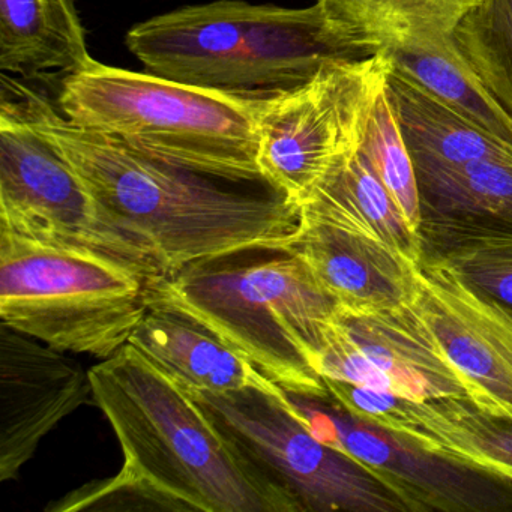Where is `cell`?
<instances>
[{
  "label": "cell",
  "instance_id": "cell-15",
  "mask_svg": "<svg viewBox=\"0 0 512 512\" xmlns=\"http://www.w3.org/2000/svg\"><path fill=\"white\" fill-rule=\"evenodd\" d=\"M289 248L340 310L373 313L415 298L418 263L377 239L301 218Z\"/></svg>",
  "mask_w": 512,
  "mask_h": 512
},
{
  "label": "cell",
  "instance_id": "cell-21",
  "mask_svg": "<svg viewBox=\"0 0 512 512\" xmlns=\"http://www.w3.org/2000/svg\"><path fill=\"white\" fill-rule=\"evenodd\" d=\"M478 0H317L332 31L377 55L409 41L452 34Z\"/></svg>",
  "mask_w": 512,
  "mask_h": 512
},
{
  "label": "cell",
  "instance_id": "cell-12",
  "mask_svg": "<svg viewBox=\"0 0 512 512\" xmlns=\"http://www.w3.org/2000/svg\"><path fill=\"white\" fill-rule=\"evenodd\" d=\"M413 305L472 400L512 412V310L427 259L418 263Z\"/></svg>",
  "mask_w": 512,
  "mask_h": 512
},
{
  "label": "cell",
  "instance_id": "cell-6",
  "mask_svg": "<svg viewBox=\"0 0 512 512\" xmlns=\"http://www.w3.org/2000/svg\"><path fill=\"white\" fill-rule=\"evenodd\" d=\"M146 280L100 254L0 229V319L61 352L103 361L130 344L148 313Z\"/></svg>",
  "mask_w": 512,
  "mask_h": 512
},
{
  "label": "cell",
  "instance_id": "cell-4",
  "mask_svg": "<svg viewBox=\"0 0 512 512\" xmlns=\"http://www.w3.org/2000/svg\"><path fill=\"white\" fill-rule=\"evenodd\" d=\"M128 50L148 73L242 100H268L341 62L373 53L332 31L319 5L302 10L217 0L133 26Z\"/></svg>",
  "mask_w": 512,
  "mask_h": 512
},
{
  "label": "cell",
  "instance_id": "cell-17",
  "mask_svg": "<svg viewBox=\"0 0 512 512\" xmlns=\"http://www.w3.org/2000/svg\"><path fill=\"white\" fill-rule=\"evenodd\" d=\"M299 208L302 220L377 239L412 262L421 260L418 233L359 148L338 157Z\"/></svg>",
  "mask_w": 512,
  "mask_h": 512
},
{
  "label": "cell",
  "instance_id": "cell-2",
  "mask_svg": "<svg viewBox=\"0 0 512 512\" xmlns=\"http://www.w3.org/2000/svg\"><path fill=\"white\" fill-rule=\"evenodd\" d=\"M2 91L92 196L152 245L164 274L235 251L287 247L298 232L301 208L268 179L224 175L76 127L49 98L7 74Z\"/></svg>",
  "mask_w": 512,
  "mask_h": 512
},
{
  "label": "cell",
  "instance_id": "cell-25",
  "mask_svg": "<svg viewBox=\"0 0 512 512\" xmlns=\"http://www.w3.org/2000/svg\"><path fill=\"white\" fill-rule=\"evenodd\" d=\"M359 149L397 203L407 224L419 235L422 214L415 164L389 106L385 88L371 107Z\"/></svg>",
  "mask_w": 512,
  "mask_h": 512
},
{
  "label": "cell",
  "instance_id": "cell-8",
  "mask_svg": "<svg viewBox=\"0 0 512 512\" xmlns=\"http://www.w3.org/2000/svg\"><path fill=\"white\" fill-rule=\"evenodd\" d=\"M190 391L254 464L295 497L302 512H412L376 472L317 439L287 394Z\"/></svg>",
  "mask_w": 512,
  "mask_h": 512
},
{
  "label": "cell",
  "instance_id": "cell-22",
  "mask_svg": "<svg viewBox=\"0 0 512 512\" xmlns=\"http://www.w3.org/2000/svg\"><path fill=\"white\" fill-rule=\"evenodd\" d=\"M415 170L422 220L512 227V161L418 164Z\"/></svg>",
  "mask_w": 512,
  "mask_h": 512
},
{
  "label": "cell",
  "instance_id": "cell-13",
  "mask_svg": "<svg viewBox=\"0 0 512 512\" xmlns=\"http://www.w3.org/2000/svg\"><path fill=\"white\" fill-rule=\"evenodd\" d=\"M92 397L76 359L0 325V481L17 479L41 440Z\"/></svg>",
  "mask_w": 512,
  "mask_h": 512
},
{
  "label": "cell",
  "instance_id": "cell-19",
  "mask_svg": "<svg viewBox=\"0 0 512 512\" xmlns=\"http://www.w3.org/2000/svg\"><path fill=\"white\" fill-rule=\"evenodd\" d=\"M385 92L415 166L512 161V146L485 133L392 67Z\"/></svg>",
  "mask_w": 512,
  "mask_h": 512
},
{
  "label": "cell",
  "instance_id": "cell-5",
  "mask_svg": "<svg viewBox=\"0 0 512 512\" xmlns=\"http://www.w3.org/2000/svg\"><path fill=\"white\" fill-rule=\"evenodd\" d=\"M256 103L95 59L62 77L58 97L59 112L76 127L191 166L266 179L257 163Z\"/></svg>",
  "mask_w": 512,
  "mask_h": 512
},
{
  "label": "cell",
  "instance_id": "cell-16",
  "mask_svg": "<svg viewBox=\"0 0 512 512\" xmlns=\"http://www.w3.org/2000/svg\"><path fill=\"white\" fill-rule=\"evenodd\" d=\"M130 344L194 391L260 389L286 397V391L247 356L196 320L173 311L148 308Z\"/></svg>",
  "mask_w": 512,
  "mask_h": 512
},
{
  "label": "cell",
  "instance_id": "cell-10",
  "mask_svg": "<svg viewBox=\"0 0 512 512\" xmlns=\"http://www.w3.org/2000/svg\"><path fill=\"white\" fill-rule=\"evenodd\" d=\"M286 394L317 439L376 472L412 512H512V482L361 418L329 394Z\"/></svg>",
  "mask_w": 512,
  "mask_h": 512
},
{
  "label": "cell",
  "instance_id": "cell-20",
  "mask_svg": "<svg viewBox=\"0 0 512 512\" xmlns=\"http://www.w3.org/2000/svg\"><path fill=\"white\" fill-rule=\"evenodd\" d=\"M391 67L500 142L512 146V118L461 55L454 32L386 50Z\"/></svg>",
  "mask_w": 512,
  "mask_h": 512
},
{
  "label": "cell",
  "instance_id": "cell-18",
  "mask_svg": "<svg viewBox=\"0 0 512 512\" xmlns=\"http://www.w3.org/2000/svg\"><path fill=\"white\" fill-rule=\"evenodd\" d=\"M92 61L76 0H0L2 73L65 77Z\"/></svg>",
  "mask_w": 512,
  "mask_h": 512
},
{
  "label": "cell",
  "instance_id": "cell-1",
  "mask_svg": "<svg viewBox=\"0 0 512 512\" xmlns=\"http://www.w3.org/2000/svg\"><path fill=\"white\" fill-rule=\"evenodd\" d=\"M88 371L124 466L47 511L302 512L184 383L133 344Z\"/></svg>",
  "mask_w": 512,
  "mask_h": 512
},
{
  "label": "cell",
  "instance_id": "cell-14",
  "mask_svg": "<svg viewBox=\"0 0 512 512\" xmlns=\"http://www.w3.org/2000/svg\"><path fill=\"white\" fill-rule=\"evenodd\" d=\"M325 383L355 415L512 482V412L487 409L469 397L416 401L338 380Z\"/></svg>",
  "mask_w": 512,
  "mask_h": 512
},
{
  "label": "cell",
  "instance_id": "cell-23",
  "mask_svg": "<svg viewBox=\"0 0 512 512\" xmlns=\"http://www.w3.org/2000/svg\"><path fill=\"white\" fill-rule=\"evenodd\" d=\"M421 259L454 272L467 286L512 310V227L422 220Z\"/></svg>",
  "mask_w": 512,
  "mask_h": 512
},
{
  "label": "cell",
  "instance_id": "cell-11",
  "mask_svg": "<svg viewBox=\"0 0 512 512\" xmlns=\"http://www.w3.org/2000/svg\"><path fill=\"white\" fill-rule=\"evenodd\" d=\"M319 373L323 380L409 400L472 398L413 302L373 313L338 311L319 358Z\"/></svg>",
  "mask_w": 512,
  "mask_h": 512
},
{
  "label": "cell",
  "instance_id": "cell-9",
  "mask_svg": "<svg viewBox=\"0 0 512 512\" xmlns=\"http://www.w3.org/2000/svg\"><path fill=\"white\" fill-rule=\"evenodd\" d=\"M389 68L388 55L377 53L328 65L292 91L257 100V163L269 184L301 205L337 158L361 145Z\"/></svg>",
  "mask_w": 512,
  "mask_h": 512
},
{
  "label": "cell",
  "instance_id": "cell-24",
  "mask_svg": "<svg viewBox=\"0 0 512 512\" xmlns=\"http://www.w3.org/2000/svg\"><path fill=\"white\" fill-rule=\"evenodd\" d=\"M454 38L482 85L512 118V0H478Z\"/></svg>",
  "mask_w": 512,
  "mask_h": 512
},
{
  "label": "cell",
  "instance_id": "cell-3",
  "mask_svg": "<svg viewBox=\"0 0 512 512\" xmlns=\"http://www.w3.org/2000/svg\"><path fill=\"white\" fill-rule=\"evenodd\" d=\"M145 296L217 334L284 391L329 394L319 358L340 305L289 245L197 260L148 278Z\"/></svg>",
  "mask_w": 512,
  "mask_h": 512
},
{
  "label": "cell",
  "instance_id": "cell-7",
  "mask_svg": "<svg viewBox=\"0 0 512 512\" xmlns=\"http://www.w3.org/2000/svg\"><path fill=\"white\" fill-rule=\"evenodd\" d=\"M0 229L164 274L152 245L110 214L68 161L10 103L0 104Z\"/></svg>",
  "mask_w": 512,
  "mask_h": 512
}]
</instances>
